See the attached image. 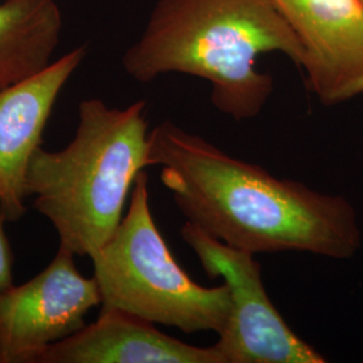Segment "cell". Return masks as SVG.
Listing matches in <instances>:
<instances>
[{
	"label": "cell",
	"instance_id": "277c9868",
	"mask_svg": "<svg viewBox=\"0 0 363 363\" xmlns=\"http://www.w3.org/2000/svg\"><path fill=\"white\" fill-rule=\"evenodd\" d=\"M103 308H115L186 334H220L230 316L226 284L194 281L172 256L156 226L148 177L140 172L116 232L91 256Z\"/></svg>",
	"mask_w": 363,
	"mask_h": 363
},
{
	"label": "cell",
	"instance_id": "7a4b0ae2",
	"mask_svg": "<svg viewBox=\"0 0 363 363\" xmlns=\"http://www.w3.org/2000/svg\"><path fill=\"white\" fill-rule=\"evenodd\" d=\"M273 52L300 69L301 46L273 0H157L121 64L139 82L169 73L208 81L214 108L244 121L272 96V76L256 61Z\"/></svg>",
	"mask_w": 363,
	"mask_h": 363
},
{
	"label": "cell",
	"instance_id": "6da1fadb",
	"mask_svg": "<svg viewBox=\"0 0 363 363\" xmlns=\"http://www.w3.org/2000/svg\"><path fill=\"white\" fill-rule=\"evenodd\" d=\"M148 163L162 169L186 222L229 247L333 259H352L362 247L358 213L346 196L274 177L169 120L148 133Z\"/></svg>",
	"mask_w": 363,
	"mask_h": 363
},
{
	"label": "cell",
	"instance_id": "4fadbf2b",
	"mask_svg": "<svg viewBox=\"0 0 363 363\" xmlns=\"http://www.w3.org/2000/svg\"><path fill=\"white\" fill-rule=\"evenodd\" d=\"M361 1H362V3H363V0H361Z\"/></svg>",
	"mask_w": 363,
	"mask_h": 363
},
{
	"label": "cell",
	"instance_id": "8fae6325",
	"mask_svg": "<svg viewBox=\"0 0 363 363\" xmlns=\"http://www.w3.org/2000/svg\"><path fill=\"white\" fill-rule=\"evenodd\" d=\"M7 222L0 203V294L13 286V255L9 237L4 230Z\"/></svg>",
	"mask_w": 363,
	"mask_h": 363
},
{
	"label": "cell",
	"instance_id": "5b68a950",
	"mask_svg": "<svg viewBox=\"0 0 363 363\" xmlns=\"http://www.w3.org/2000/svg\"><path fill=\"white\" fill-rule=\"evenodd\" d=\"M181 235L210 279L230 294V316L216 343L225 363H325L286 323L269 298L256 255L229 247L184 222Z\"/></svg>",
	"mask_w": 363,
	"mask_h": 363
},
{
	"label": "cell",
	"instance_id": "ba28073f",
	"mask_svg": "<svg viewBox=\"0 0 363 363\" xmlns=\"http://www.w3.org/2000/svg\"><path fill=\"white\" fill-rule=\"evenodd\" d=\"M78 46L33 77L0 89V203L6 220L26 213L27 169L66 82L85 60Z\"/></svg>",
	"mask_w": 363,
	"mask_h": 363
},
{
	"label": "cell",
	"instance_id": "9c48e42d",
	"mask_svg": "<svg viewBox=\"0 0 363 363\" xmlns=\"http://www.w3.org/2000/svg\"><path fill=\"white\" fill-rule=\"evenodd\" d=\"M34 363H225L213 346L169 337L128 312L103 308L96 322L49 346Z\"/></svg>",
	"mask_w": 363,
	"mask_h": 363
},
{
	"label": "cell",
	"instance_id": "30bf717a",
	"mask_svg": "<svg viewBox=\"0 0 363 363\" xmlns=\"http://www.w3.org/2000/svg\"><path fill=\"white\" fill-rule=\"evenodd\" d=\"M62 25L55 0L0 3V89L33 77L52 64Z\"/></svg>",
	"mask_w": 363,
	"mask_h": 363
},
{
	"label": "cell",
	"instance_id": "8992f818",
	"mask_svg": "<svg viewBox=\"0 0 363 363\" xmlns=\"http://www.w3.org/2000/svg\"><path fill=\"white\" fill-rule=\"evenodd\" d=\"M74 256L60 245L42 272L0 294L3 363H34L42 351L84 328L91 308L101 306L94 277L79 273Z\"/></svg>",
	"mask_w": 363,
	"mask_h": 363
},
{
	"label": "cell",
	"instance_id": "7c38bea8",
	"mask_svg": "<svg viewBox=\"0 0 363 363\" xmlns=\"http://www.w3.org/2000/svg\"><path fill=\"white\" fill-rule=\"evenodd\" d=\"M0 363H3V357H1V351H0Z\"/></svg>",
	"mask_w": 363,
	"mask_h": 363
},
{
	"label": "cell",
	"instance_id": "3957f363",
	"mask_svg": "<svg viewBox=\"0 0 363 363\" xmlns=\"http://www.w3.org/2000/svg\"><path fill=\"white\" fill-rule=\"evenodd\" d=\"M148 133L143 100L112 108L88 99L78 106L73 140L61 151L34 152L27 195L61 247L91 257L116 232L135 182L150 166Z\"/></svg>",
	"mask_w": 363,
	"mask_h": 363
},
{
	"label": "cell",
	"instance_id": "52a82bcc",
	"mask_svg": "<svg viewBox=\"0 0 363 363\" xmlns=\"http://www.w3.org/2000/svg\"><path fill=\"white\" fill-rule=\"evenodd\" d=\"M303 50L308 91L325 105L363 96L361 0H273Z\"/></svg>",
	"mask_w": 363,
	"mask_h": 363
}]
</instances>
